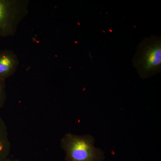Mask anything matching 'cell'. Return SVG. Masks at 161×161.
Wrapping results in <instances>:
<instances>
[{"label":"cell","instance_id":"1","mask_svg":"<svg viewBox=\"0 0 161 161\" xmlns=\"http://www.w3.org/2000/svg\"><path fill=\"white\" fill-rule=\"evenodd\" d=\"M95 139L90 135H76L68 133L60 141L65 152V161H103L104 153L94 146Z\"/></svg>","mask_w":161,"mask_h":161},{"label":"cell","instance_id":"2","mask_svg":"<svg viewBox=\"0 0 161 161\" xmlns=\"http://www.w3.org/2000/svg\"><path fill=\"white\" fill-rule=\"evenodd\" d=\"M134 64L142 78L159 72L161 65V42L158 37L147 38L139 46Z\"/></svg>","mask_w":161,"mask_h":161},{"label":"cell","instance_id":"3","mask_svg":"<svg viewBox=\"0 0 161 161\" xmlns=\"http://www.w3.org/2000/svg\"><path fill=\"white\" fill-rule=\"evenodd\" d=\"M28 0H0V37L15 34L28 14Z\"/></svg>","mask_w":161,"mask_h":161},{"label":"cell","instance_id":"4","mask_svg":"<svg viewBox=\"0 0 161 161\" xmlns=\"http://www.w3.org/2000/svg\"><path fill=\"white\" fill-rule=\"evenodd\" d=\"M19 64L16 54L9 49L0 51V80H6L14 75Z\"/></svg>","mask_w":161,"mask_h":161},{"label":"cell","instance_id":"5","mask_svg":"<svg viewBox=\"0 0 161 161\" xmlns=\"http://www.w3.org/2000/svg\"><path fill=\"white\" fill-rule=\"evenodd\" d=\"M11 144L8 136V130L5 121L0 116V161L8 158Z\"/></svg>","mask_w":161,"mask_h":161},{"label":"cell","instance_id":"6","mask_svg":"<svg viewBox=\"0 0 161 161\" xmlns=\"http://www.w3.org/2000/svg\"><path fill=\"white\" fill-rule=\"evenodd\" d=\"M6 99V80H0V109L4 107Z\"/></svg>","mask_w":161,"mask_h":161},{"label":"cell","instance_id":"7","mask_svg":"<svg viewBox=\"0 0 161 161\" xmlns=\"http://www.w3.org/2000/svg\"><path fill=\"white\" fill-rule=\"evenodd\" d=\"M4 161H21L19 159H11L7 158Z\"/></svg>","mask_w":161,"mask_h":161}]
</instances>
